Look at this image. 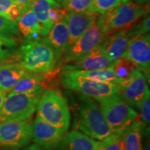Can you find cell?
I'll return each instance as SVG.
<instances>
[{
  "mask_svg": "<svg viewBox=\"0 0 150 150\" xmlns=\"http://www.w3.org/2000/svg\"><path fill=\"white\" fill-rule=\"evenodd\" d=\"M73 76H81L95 81L118 84V81L112 67L96 70H71L65 71Z\"/></svg>",
  "mask_w": 150,
  "mask_h": 150,
  "instance_id": "22",
  "label": "cell"
},
{
  "mask_svg": "<svg viewBox=\"0 0 150 150\" xmlns=\"http://www.w3.org/2000/svg\"><path fill=\"white\" fill-rule=\"evenodd\" d=\"M45 79V74L28 72L18 81L10 93H20L31 91L38 86H43Z\"/></svg>",
  "mask_w": 150,
  "mask_h": 150,
  "instance_id": "23",
  "label": "cell"
},
{
  "mask_svg": "<svg viewBox=\"0 0 150 150\" xmlns=\"http://www.w3.org/2000/svg\"><path fill=\"white\" fill-rule=\"evenodd\" d=\"M116 61H112L106 56L100 45L62 67L63 71L96 70L112 67Z\"/></svg>",
  "mask_w": 150,
  "mask_h": 150,
  "instance_id": "12",
  "label": "cell"
},
{
  "mask_svg": "<svg viewBox=\"0 0 150 150\" xmlns=\"http://www.w3.org/2000/svg\"><path fill=\"white\" fill-rule=\"evenodd\" d=\"M125 59L134 63L145 75L149 74L150 38L149 33L136 35L129 40Z\"/></svg>",
  "mask_w": 150,
  "mask_h": 150,
  "instance_id": "11",
  "label": "cell"
},
{
  "mask_svg": "<svg viewBox=\"0 0 150 150\" xmlns=\"http://www.w3.org/2000/svg\"><path fill=\"white\" fill-rule=\"evenodd\" d=\"M98 16L99 14L95 12H86L81 13L70 12L65 16V20L69 31L67 48L74 45V43L85 32L93 20Z\"/></svg>",
  "mask_w": 150,
  "mask_h": 150,
  "instance_id": "14",
  "label": "cell"
},
{
  "mask_svg": "<svg viewBox=\"0 0 150 150\" xmlns=\"http://www.w3.org/2000/svg\"><path fill=\"white\" fill-rule=\"evenodd\" d=\"M93 0H65V4L69 12L86 13L91 12Z\"/></svg>",
  "mask_w": 150,
  "mask_h": 150,
  "instance_id": "27",
  "label": "cell"
},
{
  "mask_svg": "<svg viewBox=\"0 0 150 150\" xmlns=\"http://www.w3.org/2000/svg\"><path fill=\"white\" fill-rule=\"evenodd\" d=\"M16 56L27 72L47 74L55 70L59 58L48 45L42 40H27L20 47Z\"/></svg>",
  "mask_w": 150,
  "mask_h": 150,
  "instance_id": "2",
  "label": "cell"
},
{
  "mask_svg": "<svg viewBox=\"0 0 150 150\" xmlns=\"http://www.w3.org/2000/svg\"><path fill=\"white\" fill-rule=\"evenodd\" d=\"M46 36L40 40L48 45L59 59L67 50L68 44L69 31L65 20L54 24Z\"/></svg>",
  "mask_w": 150,
  "mask_h": 150,
  "instance_id": "16",
  "label": "cell"
},
{
  "mask_svg": "<svg viewBox=\"0 0 150 150\" xmlns=\"http://www.w3.org/2000/svg\"><path fill=\"white\" fill-rule=\"evenodd\" d=\"M35 1V0H15V1L21 7L24 13L29 10Z\"/></svg>",
  "mask_w": 150,
  "mask_h": 150,
  "instance_id": "34",
  "label": "cell"
},
{
  "mask_svg": "<svg viewBox=\"0 0 150 150\" xmlns=\"http://www.w3.org/2000/svg\"><path fill=\"white\" fill-rule=\"evenodd\" d=\"M121 4H122V0H93L91 12L102 16Z\"/></svg>",
  "mask_w": 150,
  "mask_h": 150,
  "instance_id": "28",
  "label": "cell"
},
{
  "mask_svg": "<svg viewBox=\"0 0 150 150\" xmlns=\"http://www.w3.org/2000/svg\"><path fill=\"white\" fill-rule=\"evenodd\" d=\"M61 82L65 88L78 92L99 102L121 96L118 84L95 81L81 76H73L65 71L62 73Z\"/></svg>",
  "mask_w": 150,
  "mask_h": 150,
  "instance_id": "6",
  "label": "cell"
},
{
  "mask_svg": "<svg viewBox=\"0 0 150 150\" xmlns=\"http://www.w3.org/2000/svg\"><path fill=\"white\" fill-rule=\"evenodd\" d=\"M31 117L22 121H0V147H24L32 139Z\"/></svg>",
  "mask_w": 150,
  "mask_h": 150,
  "instance_id": "8",
  "label": "cell"
},
{
  "mask_svg": "<svg viewBox=\"0 0 150 150\" xmlns=\"http://www.w3.org/2000/svg\"><path fill=\"white\" fill-rule=\"evenodd\" d=\"M134 2L140 4H149V0H134Z\"/></svg>",
  "mask_w": 150,
  "mask_h": 150,
  "instance_id": "37",
  "label": "cell"
},
{
  "mask_svg": "<svg viewBox=\"0 0 150 150\" xmlns=\"http://www.w3.org/2000/svg\"><path fill=\"white\" fill-rule=\"evenodd\" d=\"M75 123L77 131L94 140H102L112 134L99 105L90 98L81 105Z\"/></svg>",
  "mask_w": 150,
  "mask_h": 150,
  "instance_id": "5",
  "label": "cell"
},
{
  "mask_svg": "<svg viewBox=\"0 0 150 150\" xmlns=\"http://www.w3.org/2000/svg\"><path fill=\"white\" fill-rule=\"evenodd\" d=\"M127 31L123 30L105 36L101 43V47L110 61H116L125 57L130 40Z\"/></svg>",
  "mask_w": 150,
  "mask_h": 150,
  "instance_id": "15",
  "label": "cell"
},
{
  "mask_svg": "<svg viewBox=\"0 0 150 150\" xmlns=\"http://www.w3.org/2000/svg\"><path fill=\"white\" fill-rule=\"evenodd\" d=\"M19 30L16 22H13L0 16V35L13 38L19 35Z\"/></svg>",
  "mask_w": 150,
  "mask_h": 150,
  "instance_id": "29",
  "label": "cell"
},
{
  "mask_svg": "<svg viewBox=\"0 0 150 150\" xmlns=\"http://www.w3.org/2000/svg\"><path fill=\"white\" fill-rule=\"evenodd\" d=\"M3 150H18L17 148H4Z\"/></svg>",
  "mask_w": 150,
  "mask_h": 150,
  "instance_id": "38",
  "label": "cell"
},
{
  "mask_svg": "<svg viewBox=\"0 0 150 150\" xmlns=\"http://www.w3.org/2000/svg\"><path fill=\"white\" fill-rule=\"evenodd\" d=\"M150 29V17L149 15L145 17V18L140 20V22L136 23L134 26H133L131 29H129L128 32L129 37L131 38L136 36V35H143L146 33H149Z\"/></svg>",
  "mask_w": 150,
  "mask_h": 150,
  "instance_id": "30",
  "label": "cell"
},
{
  "mask_svg": "<svg viewBox=\"0 0 150 150\" xmlns=\"http://www.w3.org/2000/svg\"><path fill=\"white\" fill-rule=\"evenodd\" d=\"M38 116L62 132L68 130L70 111L67 99L58 91L47 89L41 95L36 107Z\"/></svg>",
  "mask_w": 150,
  "mask_h": 150,
  "instance_id": "3",
  "label": "cell"
},
{
  "mask_svg": "<svg viewBox=\"0 0 150 150\" xmlns=\"http://www.w3.org/2000/svg\"><path fill=\"white\" fill-rule=\"evenodd\" d=\"M149 13V5L132 1L121 4L97 18V23L105 36L129 30Z\"/></svg>",
  "mask_w": 150,
  "mask_h": 150,
  "instance_id": "1",
  "label": "cell"
},
{
  "mask_svg": "<svg viewBox=\"0 0 150 150\" xmlns=\"http://www.w3.org/2000/svg\"><path fill=\"white\" fill-rule=\"evenodd\" d=\"M55 1H57V2H63V3H65V0H55Z\"/></svg>",
  "mask_w": 150,
  "mask_h": 150,
  "instance_id": "40",
  "label": "cell"
},
{
  "mask_svg": "<svg viewBox=\"0 0 150 150\" xmlns=\"http://www.w3.org/2000/svg\"><path fill=\"white\" fill-rule=\"evenodd\" d=\"M69 13L70 12L66 7H62V5L59 6H54L50 9V13H49L50 22L54 25V24L58 23L63 20L65 16Z\"/></svg>",
  "mask_w": 150,
  "mask_h": 150,
  "instance_id": "32",
  "label": "cell"
},
{
  "mask_svg": "<svg viewBox=\"0 0 150 150\" xmlns=\"http://www.w3.org/2000/svg\"><path fill=\"white\" fill-rule=\"evenodd\" d=\"M6 93L2 91L1 89H0V110H1V108H2L4 103L5 99L6 97Z\"/></svg>",
  "mask_w": 150,
  "mask_h": 150,
  "instance_id": "35",
  "label": "cell"
},
{
  "mask_svg": "<svg viewBox=\"0 0 150 150\" xmlns=\"http://www.w3.org/2000/svg\"><path fill=\"white\" fill-rule=\"evenodd\" d=\"M15 4V0H0V16L6 18L9 9Z\"/></svg>",
  "mask_w": 150,
  "mask_h": 150,
  "instance_id": "33",
  "label": "cell"
},
{
  "mask_svg": "<svg viewBox=\"0 0 150 150\" xmlns=\"http://www.w3.org/2000/svg\"><path fill=\"white\" fill-rule=\"evenodd\" d=\"M137 68L138 67L134 63L125 58H122L116 61L112 66V69L117 79L118 85L121 82L127 80Z\"/></svg>",
  "mask_w": 150,
  "mask_h": 150,
  "instance_id": "24",
  "label": "cell"
},
{
  "mask_svg": "<svg viewBox=\"0 0 150 150\" xmlns=\"http://www.w3.org/2000/svg\"><path fill=\"white\" fill-rule=\"evenodd\" d=\"M120 95L127 104L138 106L149 92L147 78L144 73L137 68L127 80L119 84Z\"/></svg>",
  "mask_w": 150,
  "mask_h": 150,
  "instance_id": "10",
  "label": "cell"
},
{
  "mask_svg": "<svg viewBox=\"0 0 150 150\" xmlns=\"http://www.w3.org/2000/svg\"><path fill=\"white\" fill-rule=\"evenodd\" d=\"M144 124L138 120L121 134L123 150H144L142 145V134Z\"/></svg>",
  "mask_w": 150,
  "mask_h": 150,
  "instance_id": "21",
  "label": "cell"
},
{
  "mask_svg": "<svg viewBox=\"0 0 150 150\" xmlns=\"http://www.w3.org/2000/svg\"><path fill=\"white\" fill-rule=\"evenodd\" d=\"M97 18L93 20L87 30L74 43V45L65 50L63 55V62L67 64L91 52L100 45L105 35L97 23Z\"/></svg>",
  "mask_w": 150,
  "mask_h": 150,
  "instance_id": "9",
  "label": "cell"
},
{
  "mask_svg": "<svg viewBox=\"0 0 150 150\" xmlns=\"http://www.w3.org/2000/svg\"><path fill=\"white\" fill-rule=\"evenodd\" d=\"M65 134L38 116L32 122V138L38 145L45 149L59 147Z\"/></svg>",
  "mask_w": 150,
  "mask_h": 150,
  "instance_id": "13",
  "label": "cell"
},
{
  "mask_svg": "<svg viewBox=\"0 0 150 150\" xmlns=\"http://www.w3.org/2000/svg\"><path fill=\"white\" fill-rule=\"evenodd\" d=\"M25 150H41V149L38 147V145H32L29 146Z\"/></svg>",
  "mask_w": 150,
  "mask_h": 150,
  "instance_id": "36",
  "label": "cell"
},
{
  "mask_svg": "<svg viewBox=\"0 0 150 150\" xmlns=\"http://www.w3.org/2000/svg\"><path fill=\"white\" fill-rule=\"evenodd\" d=\"M20 32L27 40H40V26L33 11L24 12L16 21Z\"/></svg>",
  "mask_w": 150,
  "mask_h": 150,
  "instance_id": "20",
  "label": "cell"
},
{
  "mask_svg": "<svg viewBox=\"0 0 150 150\" xmlns=\"http://www.w3.org/2000/svg\"><path fill=\"white\" fill-rule=\"evenodd\" d=\"M99 141L79 131L72 130L64 134L59 144V150H96Z\"/></svg>",
  "mask_w": 150,
  "mask_h": 150,
  "instance_id": "17",
  "label": "cell"
},
{
  "mask_svg": "<svg viewBox=\"0 0 150 150\" xmlns=\"http://www.w3.org/2000/svg\"><path fill=\"white\" fill-rule=\"evenodd\" d=\"M59 6L61 5L55 0H35L30 8L40 24L41 36H46L53 27L49 13L52 8Z\"/></svg>",
  "mask_w": 150,
  "mask_h": 150,
  "instance_id": "19",
  "label": "cell"
},
{
  "mask_svg": "<svg viewBox=\"0 0 150 150\" xmlns=\"http://www.w3.org/2000/svg\"><path fill=\"white\" fill-rule=\"evenodd\" d=\"M43 91L44 86H40L26 93H9L0 110V121H22L31 118Z\"/></svg>",
  "mask_w": 150,
  "mask_h": 150,
  "instance_id": "4",
  "label": "cell"
},
{
  "mask_svg": "<svg viewBox=\"0 0 150 150\" xmlns=\"http://www.w3.org/2000/svg\"><path fill=\"white\" fill-rule=\"evenodd\" d=\"M99 107L112 134L121 135L138 120V114L121 96L99 102Z\"/></svg>",
  "mask_w": 150,
  "mask_h": 150,
  "instance_id": "7",
  "label": "cell"
},
{
  "mask_svg": "<svg viewBox=\"0 0 150 150\" xmlns=\"http://www.w3.org/2000/svg\"><path fill=\"white\" fill-rule=\"evenodd\" d=\"M138 108L140 109V117L142 118V122L147 125L149 124L150 120V95L149 92L145 95L141 101Z\"/></svg>",
  "mask_w": 150,
  "mask_h": 150,
  "instance_id": "31",
  "label": "cell"
},
{
  "mask_svg": "<svg viewBox=\"0 0 150 150\" xmlns=\"http://www.w3.org/2000/svg\"><path fill=\"white\" fill-rule=\"evenodd\" d=\"M96 150H123L121 135L112 134L100 140Z\"/></svg>",
  "mask_w": 150,
  "mask_h": 150,
  "instance_id": "26",
  "label": "cell"
},
{
  "mask_svg": "<svg viewBox=\"0 0 150 150\" xmlns=\"http://www.w3.org/2000/svg\"><path fill=\"white\" fill-rule=\"evenodd\" d=\"M18 42L15 38L0 35V61H5L16 53Z\"/></svg>",
  "mask_w": 150,
  "mask_h": 150,
  "instance_id": "25",
  "label": "cell"
},
{
  "mask_svg": "<svg viewBox=\"0 0 150 150\" xmlns=\"http://www.w3.org/2000/svg\"><path fill=\"white\" fill-rule=\"evenodd\" d=\"M129 1H131V0H122V4L128 3Z\"/></svg>",
  "mask_w": 150,
  "mask_h": 150,
  "instance_id": "39",
  "label": "cell"
},
{
  "mask_svg": "<svg viewBox=\"0 0 150 150\" xmlns=\"http://www.w3.org/2000/svg\"><path fill=\"white\" fill-rule=\"evenodd\" d=\"M27 72L16 62L0 65V89L6 93H10L18 81Z\"/></svg>",
  "mask_w": 150,
  "mask_h": 150,
  "instance_id": "18",
  "label": "cell"
}]
</instances>
